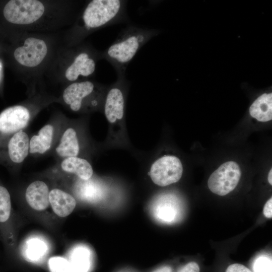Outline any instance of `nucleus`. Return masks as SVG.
<instances>
[{"mask_svg": "<svg viewBox=\"0 0 272 272\" xmlns=\"http://www.w3.org/2000/svg\"><path fill=\"white\" fill-rule=\"evenodd\" d=\"M126 3L123 0L89 1L69 31L68 46L82 43L88 35L100 29L127 21Z\"/></svg>", "mask_w": 272, "mask_h": 272, "instance_id": "nucleus-1", "label": "nucleus"}, {"mask_svg": "<svg viewBox=\"0 0 272 272\" xmlns=\"http://www.w3.org/2000/svg\"><path fill=\"white\" fill-rule=\"evenodd\" d=\"M61 5L58 2L40 0H11L5 5L3 14L5 20L22 28V31L51 29L61 20Z\"/></svg>", "mask_w": 272, "mask_h": 272, "instance_id": "nucleus-2", "label": "nucleus"}, {"mask_svg": "<svg viewBox=\"0 0 272 272\" xmlns=\"http://www.w3.org/2000/svg\"><path fill=\"white\" fill-rule=\"evenodd\" d=\"M158 33L155 29L127 26L107 49L101 51V58L113 66L117 77L124 76L128 64L138 51Z\"/></svg>", "mask_w": 272, "mask_h": 272, "instance_id": "nucleus-3", "label": "nucleus"}, {"mask_svg": "<svg viewBox=\"0 0 272 272\" xmlns=\"http://www.w3.org/2000/svg\"><path fill=\"white\" fill-rule=\"evenodd\" d=\"M108 86L91 79L72 83L64 88L61 100L65 107L74 112L85 113L101 110Z\"/></svg>", "mask_w": 272, "mask_h": 272, "instance_id": "nucleus-4", "label": "nucleus"}, {"mask_svg": "<svg viewBox=\"0 0 272 272\" xmlns=\"http://www.w3.org/2000/svg\"><path fill=\"white\" fill-rule=\"evenodd\" d=\"M63 52V64L60 77L66 85L77 81L91 79L95 74L101 51L84 43L67 46Z\"/></svg>", "mask_w": 272, "mask_h": 272, "instance_id": "nucleus-5", "label": "nucleus"}, {"mask_svg": "<svg viewBox=\"0 0 272 272\" xmlns=\"http://www.w3.org/2000/svg\"><path fill=\"white\" fill-rule=\"evenodd\" d=\"M13 51V58L26 75L36 73L46 65L52 54V44L47 37L39 34H22Z\"/></svg>", "mask_w": 272, "mask_h": 272, "instance_id": "nucleus-6", "label": "nucleus"}, {"mask_svg": "<svg viewBox=\"0 0 272 272\" xmlns=\"http://www.w3.org/2000/svg\"><path fill=\"white\" fill-rule=\"evenodd\" d=\"M128 81L125 76L117 77L116 81L108 86L103 110L109 125L110 137L114 142L124 140V116Z\"/></svg>", "mask_w": 272, "mask_h": 272, "instance_id": "nucleus-7", "label": "nucleus"}, {"mask_svg": "<svg viewBox=\"0 0 272 272\" xmlns=\"http://www.w3.org/2000/svg\"><path fill=\"white\" fill-rule=\"evenodd\" d=\"M47 105L24 103L6 108L0 113V145L10 135L25 129L36 114Z\"/></svg>", "mask_w": 272, "mask_h": 272, "instance_id": "nucleus-8", "label": "nucleus"}, {"mask_svg": "<svg viewBox=\"0 0 272 272\" xmlns=\"http://www.w3.org/2000/svg\"><path fill=\"white\" fill-rule=\"evenodd\" d=\"M84 131L78 122L67 118L58 141L51 153L58 161L69 157H82L86 145Z\"/></svg>", "mask_w": 272, "mask_h": 272, "instance_id": "nucleus-9", "label": "nucleus"}, {"mask_svg": "<svg viewBox=\"0 0 272 272\" xmlns=\"http://www.w3.org/2000/svg\"><path fill=\"white\" fill-rule=\"evenodd\" d=\"M66 119L63 114H55L36 134L30 137L29 155L40 156L51 153Z\"/></svg>", "mask_w": 272, "mask_h": 272, "instance_id": "nucleus-10", "label": "nucleus"}, {"mask_svg": "<svg viewBox=\"0 0 272 272\" xmlns=\"http://www.w3.org/2000/svg\"><path fill=\"white\" fill-rule=\"evenodd\" d=\"M29 142L25 129L10 135L0 145V163L13 167L22 165L29 155Z\"/></svg>", "mask_w": 272, "mask_h": 272, "instance_id": "nucleus-11", "label": "nucleus"}, {"mask_svg": "<svg viewBox=\"0 0 272 272\" xmlns=\"http://www.w3.org/2000/svg\"><path fill=\"white\" fill-rule=\"evenodd\" d=\"M182 173L183 167L180 159L174 156L165 155L152 163L149 175L155 184L165 186L178 182Z\"/></svg>", "mask_w": 272, "mask_h": 272, "instance_id": "nucleus-12", "label": "nucleus"}, {"mask_svg": "<svg viewBox=\"0 0 272 272\" xmlns=\"http://www.w3.org/2000/svg\"><path fill=\"white\" fill-rule=\"evenodd\" d=\"M241 176L238 164L234 161H228L221 165L211 175L208 185L213 193L224 196L235 189Z\"/></svg>", "mask_w": 272, "mask_h": 272, "instance_id": "nucleus-13", "label": "nucleus"}, {"mask_svg": "<svg viewBox=\"0 0 272 272\" xmlns=\"http://www.w3.org/2000/svg\"><path fill=\"white\" fill-rule=\"evenodd\" d=\"M49 189L41 180H35L27 187L25 198L28 205L36 211H43L48 208L49 202Z\"/></svg>", "mask_w": 272, "mask_h": 272, "instance_id": "nucleus-14", "label": "nucleus"}, {"mask_svg": "<svg viewBox=\"0 0 272 272\" xmlns=\"http://www.w3.org/2000/svg\"><path fill=\"white\" fill-rule=\"evenodd\" d=\"M60 170L66 173L74 174L80 180H88L93 175V167L89 161L84 157L73 156L58 161Z\"/></svg>", "mask_w": 272, "mask_h": 272, "instance_id": "nucleus-15", "label": "nucleus"}, {"mask_svg": "<svg viewBox=\"0 0 272 272\" xmlns=\"http://www.w3.org/2000/svg\"><path fill=\"white\" fill-rule=\"evenodd\" d=\"M49 202L54 213L60 217L71 214L76 206L75 198L70 193L58 188L49 192Z\"/></svg>", "mask_w": 272, "mask_h": 272, "instance_id": "nucleus-16", "label": "nucleus"}, {"mask_svg": "<svg viewBox=\"0 0 272 272\" xmlns=\"http://www.w3.org/2000/svg\"><path fill=\"white\" fill-rule=\"evenodd\" d=\"M250 115L261 122L272 119V94L264 93L258 97L249 108Z\"/></svg>", "mask_w": 272, "mask_h": 272, "instance_id": "nucleus-17", "label": "nucleus"}, {"mask_svg": "<svg viewBox=\"0 0 272 272\" xmlns=\"http://www.w3.org/2000/svg\"><path fill=\"white\" fill-rule=\"evenodd\" d=\"M154 214L158 219L165 222H171L177 216L178 209L176 202L171 196H165L156 202Z\"/></svg>", "mask_w": 272, "mask_h": 272, "instance_id": "nucleus-18", "label": "nucleus"}, {"mask_svg": "<svg viewBox=\"0 0 272 272\" xmlns=\"http://www.w3.org/2000/svg\"><path fill=\"white\" fill-rule=\"evenodd\" d=\"M70 262L76 272H88L91 266L89 251L82 246L76 248L71 254Z\"/></svg>", "mask_w": 272, "mask_h": 272, "instance_id": "nucleus-19", "label": "nucleus"}, {"mask_svg": "<svg viewBox=\"0 0 272 272\" xmlns=\"http://www.w3.org/2000/svg\"><path fill=\"white\" fill-rule=\"evenodd\" d=\"M11 199L7 188L0 183V224L7 223L11 214Z\"/></svg>", "mask_w": 272, "mask_h": 272, "instance_id": "nucleus-20", "label": "nucleus"}, {"mask_svg": "<svg viewBox=\"0 0 272 272\" xmlns=\"http://www.w3.org/2000/svg\"><path fill=\"white\" fill-rule=\"evenodd\" d=\"M91 179L88 180H81V181L77 186V190L78 194L82 198L92 200L99 198L100 190L98 186L91 181Z\"/></svg>", "mask_w": 272, "mask_h": 272, "instance_id": "nucleus-21", "label": "nucleus"}, {"mask_svg": "<svg viewBox=\"0 0 272 272\" xmlns=\"http://www.w3.org/2000/svg\"><path fill=\"white\" fill-rule=\"evenodd\" d=\"M46 250L45 244L42 241L35 239L29 241L26 252L28 258L36 260L44 254Z\"/></svg>", "mask_w": 272, "mask_h": 272, "instance_id": "nucleus-22", "label": "nucleus"}, {"mask_svg": "<svg viewBox=\"0 0 272 272\" xmlns=\"http://www.w3.org/2000/svg\"><path fill=\"white\" fill-rule=\"evenodd\" d=\"M52 272H76L70 261L60 257H53L49 260Z\"/></svg>", "mask_w": 272, "mask_h": 272, "instance_id": "nucleus-23", "label": "nucleus"}, {"mask_svg": "<svg viewBox=\"0 0 272 272\" xmlns=\"http://www.w3.org/2000/svg\"><path fill=\"white\" fill-rule=\"evenodd\" d=\"M271 258L266 255H261L257 257L253 262L254 272H271Z\"/></svg>", "mask_w": 272, "mask_h": 272, "instance_id": "nucleus-24", "label": "nucleus"}, {"mask_svg": "<svg viewBox=\"0 0 272 272\" xmlns=\"http://www.w3.org/2000/svg\"><path fill=\"white\" fill-rule=\"evenodd\" d=\"M226 272H252L245 266L239 264L234 263L230 265L226 269Z\"/></svg>", "mask_w": 272, "mask_h": 272, "instance_id": "nucleus-25", "label": "nucleus"}, {"mask_svg": "<svg viewBox=\"0 0 272 272\" xmlns=\"http://www.w3.org/2000/svg\"><path fill=\"white\" fill-rule=\"evenodd\" d=\"M198 264L195 262H190L183 266L178 272H199Z\"/></svg>", "mask_w": 272, "mask_h": 272, "instance_id": "nucleus-26", "label": "nucleus"}, {"mask_svg": "<svg viewBox=\"0 0 272 272\" xmlns=\"http://www.w3.org/2000/svg\"><path fill=\"white\" fill-rule=\"evenodd\" d=\"M263 213L265 217L271 218L272 217V198H270L265 203L263 210Z\"/></svg>", "mask_w": 272, "mask_h": 272, "instance_id": "nucleus-27", "label": "nucleus"}, {"mask_svg": "<svg viewBox=\"0 0 272 272\" xmlns=\"http://www.w3.org/2000/svg\"><path fill=\"white\" fill-rule=\"evenodd\" d=\"M153 272H173V271L171 267L164 266L154 270Z\"/></svg>", "mask_w": 272, "mask_h": 272, "instance_id": "nucleus-28", "label": "nucleus"}, {"mask_svg": "<svg viewBox=\"0 0 272 272\" xmlns=\"http://www.w3.org/2000/svg\"><path fill=\"white\" fill-rule=\"evenodd\" d=\"M3 76V64L2 59L0 58V85L2 81Z\"/></svg>", "mask_w": 272, "mask_h": 272, "instance_id": "nucleus-29", "label": "nucleus"}, {"mask_svg": "<svg viewBox=\"0 0 272 272\" xmlns=\"http://www.w3.org/2000/svg\"><path fill=\"white\" fill-rule=\"evenodd\" d=\"M271 177H272V169H271L268 173V182L271 185L272 184V179H271Z\"/></svg>", "mask_w": 272, "mask_h": 272, "instance_id": "nucleus-30", "label": "nucleus"}]
</instances>
